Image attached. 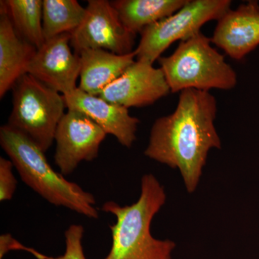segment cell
Listing matches in <instances>:
<instances>
[{
    "label": "cell",
    "mask_w": 259,
    "mask_h": 259,
    "mask_svg": "<svg viewBox=\"0 0 259 259\" xmlns=\"http://www.w3.org/2000/svg\"><path fill=\"white\" fill-rule=\"evenodd\" d=\"M217 112V100L209 92L186 90L175 111L156 119L151 127L145 156L178 169L190 194L198 187L209 151L221 148L214 126Z\"/></svg>",
    "instance_id": "6da1fadb"
},
{
    "label": "cell",
    "mask_w": 259,
    "mask_h": 259,
    "mask_svg": "<svg viewBox=\"0 0 259 259\" xmlns=\"http://www.w3.org/2000/svg\"><path fill=\"white\" fill-rule=\"evenodd\" d=\"M166 201L164 187L148 174L141 178L137 202L125 206L113 201L104 203L102 210L115 215L116 222L110 226L112 246L103 259H171L175 242L156 239L151 233L153 218Z\"/></svg>",
    "instance_id": "7a4b0ae2"
},
{
    "label": "cell",
    "mask_w": 259,
    "mask_h": 259,
    "mask_svg": "<svg viewBox=\"0 0 259 259\" xmlns=\"http://www.w3.org/2000/svg\"><path fill=\"white\" fill-rule=\"evenodd\" d=\"M0 144L24 183L49 203L96 219L95 197L56 172L42 151L26 136L8 125L0 127Z\"/></svg>",
    "instance_id": "3957f363"
},
{
    "label": "cell",
    "mask_w": 259,
    "mask_h": 259,
    "mask_svg": "<svg viewBox=\"0 0 259 259\" xmlns=\"http://www.w3.org/2000/svg\"><path fill=\"white\" fill-rule=\"evenodd\" d=\"M210 37L202 32L180 42L171 55L158 59L171 93L186 90L209 92L231 90L238 79L225 56L212 47Z\"/></svg>",
    "instance_id": "277c9868"
},
{
    "label": "cell",
    "mask_w": 259,
    "mask_h": 259,
    "mask_svg": "<svg viewBox=\"0 0 259 259\" xmlns=\"http://www.w3.org/2000/svg\"><path fill=\"white\" fill-rule=\"evenodd\" d=\"M12 90L13 110L7 125L47 152L67 110L64 95L28 74L23 75Z\"/></svg>",
    "instance_id": "5b68a950"
},
{
    "label": "cell",
    "mask_w": 259,
    "mask_h": 259,
    "mask_svg": "<svg viewBox=\"0 0 259 259\" xmlns=\"http://www.w3.org/2000/svg\"><path fill=\"white\" fill-rule=\"evenodd\" d=\"M231 0H188L180 10L141 32L136 59L153 64L177 40L185 41L200 32L204 24L219 20L231 9Z\"/></svg>",
    "instance_id": "8992f818"
},
{
    "label": "cell",
    "mask_w": 259,
    "mask_h": 259,
    "mask_svg": "<svg viewBox=\"0 0 259 259\" xmlns=\"http://www.w3.org/2000/svg\"><path fill=\"white\" fill-rule=\"evenodd\" d=\"M81 25L71 33V47L75 54L85 49H103L126 55L135 51L136 35L121 22L111 2L90 0Z\"/></svg>",
    "instance_id": "52a82bcc"
},
{
    "label": "cell",
    "mask_w": 259,
    "mask_h": 259,
    "mask_svg": "<svg viewBox=\"0 0 259 259\" xmlns=\"http://www.w3.org/2000/svg\"><path fill=\"white\" fill-rule=\"evenodd\" d=\"M107 134L88 116L67 110L56 129L54 161L61 175H71L82 161L98 156Z\"/></svg>",
    "instance_id": "ba28073f"
},
{
    "label": "cell",
    "mask_w": 259,
    "mask_h": 259,
    "mask_svg": "<svg viewBox=\"0 0 259 259\" xmlns=\"http://www.w3.org/2000/svg\"><path fill=\"white\" fill-rule=\"evenodd\" d=\"M81 71L79 55L73 53L71 33L45 40L37 49L27 69V74L63 95L74 92Z\"/></svg>",
    "instance_id": "9c48e42d"
},
{
    "label": "cell",
    "mask_w": 259,
    "mask_h": 259,
    "mask_svg": "<svg viewBox=\"0 0 259 259\" xmlns=\"http://www.w3.org/2000/svg\"><path fill=\"white\" fill-rule=\"evenodd\" d=\"M153 64L136 60L98 97L127 109L153 105L171 93L163 71Z\"/></svg>",
    "instance_id": "30bf717a"
},
{
    "label": "cell",
    "mask_w": 259,
    "mask_h": 259,
    "mask_svg": "<svg viewBox=\"0 0 259 259\" xmlns=\"http://www.w3.org/2000/svg\"><path fill=\"white\" fill-rule=\"evenodd\" d=\"M212 44L240 61L259 46V3L250 0L230 9L218 20Z\"/></svg>",
    "instance_id": "8fae6325"
},
{
    "label": "cell",
    "mask_w": 259,
    "mask_h": 259,
    "mask_svg": "<svg viewBox=\"0 0 259 259\" xmlns=\"http://www.w3.org/2000/svg\"><path fill=\"white\" fill-rule=\"evenodd\" d=\"M64 97L67 110L82 112L122 146L132 147L137 139L140 121L130 115L128 109L89 95L79 88Z\"/></svg>",
    "instance_id": "7c38bea8"
},
{
    "label": "cell",
    "mask_w": 259,
    "mask_h": 259,
    "mask_svg": "<svg viewBox=\"0 0 259 259\" xmlns=\"http://www.w3.org/2000/svg\"><path fill=\"white\" fill-rule=\"evenodd\" d=\"M37 49L15 30L4 5L0 3V97L27 74Z\"/></svg>",
    "instance_id": "4fadbf2b"
},
{
    "label": "cell",
    "mask_w": 259,
    "mask_h": 259,
    "mask_svg": "<svg viewBox=\"0 0 259 259\" xmlns=\"http://www.w3.org/2000/svg\"><path fill=\"white\" fill-rule=\"evenodd\" d=\"M78 55L81 63L78 88L93 96H100L136 60L135 51L118 55L103 49H85Z\"/></svg>",
    "instance_id": "5bb4252c"
},
{
    "label": "cell",
    "mask_w": 259,
    "mask_h": 259,
    "mask_svg": "<svg viewBox=\"0 0 259 259\" xmlns=\"http://www.w3.org/2000/svg\"><path fill=\"white\" fill-rule=\"evenodd\" d=\"M188 0H116L111 4L125 28L134 35L173 15Z\"/></svg>",
    "instance_id": "9a60e30c"
},
{
    "label": "cell",
    "mask_w": 259,
    "mask_h": 259,
    "mask_svg": "<svg viewBox=\"0 0 259 259\" xmlns=\"http://www.w3.org/2000/svg\"><path fill=\"white\" fill-rule=\"evenodd\" d=\"M86 8L76 0H44L42 31L45 40L79 28L86 16Z\"/></svg>",
    "instance_id": "2e32d148"
},
{
    "label": "cell",
    "mask_w": 259,
    "mask_h": 259,
    "mask_svg": "<svg viewBox=\"0 0 259 259\" xmlns=\"http://www.w3.org/2000/svg\"><path fill=\"white\" fill-rule=\"evenodd\" d=\"M12 23L20 36L37 49L45 42L42 31V0L1 1Z\"/></svg>",
    "instance_id": "e0dca14e"
},
{
    "label": "cell",
    "mask_w": 259,
    "mask_h": 259,
    "mask_svg": "<svg viewBox=\"0 0 259 259\" xmlns=\"http://www.w3.org/2000/svg\"><path fill=\"white\" fill-rule=\"evenodd\" d=\"M83 233L84 228L81 225L70 226L64 234L66 250L64 254L59 256H48L31 248L29 252L37 259H86L82 246Z\"/></svg>",
    "instance_id": "ac0fdd59"
},
{
    "label": "cell",
    "mask_w": 259,
    "mask_h": 259,
    "mask_svg": "<svg viewBox=\"0 0 259 259\" xmlns=\"http://www.w3.org/2000/svg\"><path fill=\"white\" fill-rule=\"evenodd\" d=\"M13 162L10 159L0 158V201H9L13 199L16 190L18 180L13 175Z\"/></svg>",
    "instance_id": "d6986e66"
}]
</instances>
